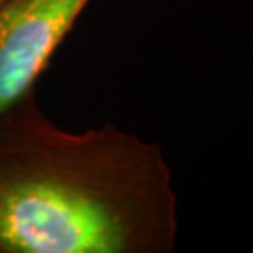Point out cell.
<instances>
[{
    "label": "cell",
    "mask_w": 253,
    "mask_h": 253,
    "mask_svg": "<svg viewBox=\"0 0 253 253\" xmlns=\"http://www.w3.org/2000/svg\"><path fill=\"white\" fill-rule=\"evenodd\" d=\"M178 197L162 146L68 131L34 94L0 115V253H169Z\"/></svg>",
    "instance_id": "cell-1"
},
{
    "label": "cell",
    "mask_w": 253,
    "mask_h": 253,
    "mask_svg": "<svg viewBox=\"0 0 253 253\" xmlns=\"http://www.w3.org/2000/svg\"><path fill=\"white\" fill-rule=\"evenodd\" d=\"M90 0H0V115L34 94Z\"/></svg>",
    "instance_id": "cell-2"
}]
</instances>
